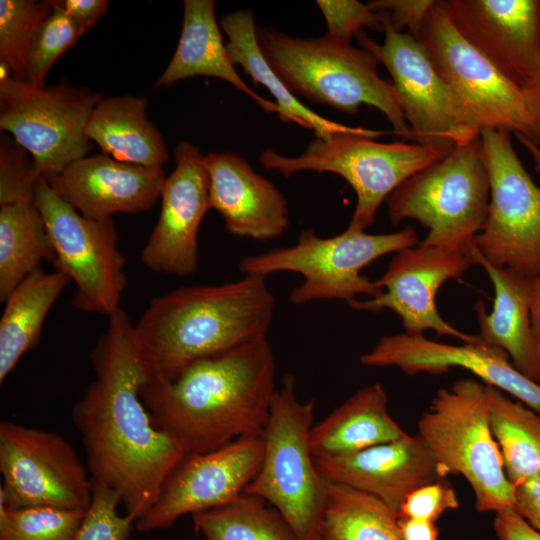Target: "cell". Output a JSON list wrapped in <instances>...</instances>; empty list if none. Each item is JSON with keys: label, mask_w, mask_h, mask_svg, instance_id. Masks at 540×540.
<instances>
[{"label": "cell", "mask_w": 540, "mask_h": 540, "mask_svg": "<svg viewBox=\"0 0 540 540\" xmlns=\"http://www.w3.org/2000/svg\"><path fill=\"white\" fill-rule=\"evenodd\" d=\"M420 243L412 226L387 234H370L347 228L332 237H321L313 229H304L295 245L275 248L243 258L239 270L244 275L281 271L296 272L303 282L290 294L293 304L319 300H344L349 303L359 295L370 298L383 290L361 270L378 258Z\"/></svg>", "instance_id": "9"}, {"label": "cell", "mask_w": 540, "mask_h": 540, "mask_svg": "<svg viewBox=\"0 0 540 540\" xmlns=\"http://www.w3.org/2000/svg\"><path fill=\"white\" fill-rule=\"evenodd\" d=\"M471 261L483 267L494 288L490 313L482 301H477L474 306L479 338L504 350L519 372L536 381L540 370V341L531 321L532 278L490 264L475 249Z\"/></svg>", "instance_id": "24"}, {"label": "cell", "mask_w": 540, "mask_h": 540, "mask_svg": "<svg viewBox=\"0 0 540 540\" xmlns=\"http://www.w3.org/2000/svg\"><path fill=\"white\" fill-rule=\"evenodd\" d=\"M174 170L161 191L158 220L144 244L140 260L157 273L187 277L198 268V232L210 209L205 156L198 147L179 141Z\"/></svg>", "instance_id": "18"}, {"label": "cell", "mask_w": 540, "mask_h": 540, "mask_svg": "<svg viewBox=\"0 0 540 540\" xmlns=\"http://www.w3.org/2000/svg\"><path fill=\"white\" fill-rule=\"evenodd\" d=\"M166 177L163 167L121 162L100 153L76 160L46 180L84 217L107 220L117 213L150 210L160 199Z\"/></svg>", "instance_id": "21"}, {"label": "cell", "mask_w": 540, "mask_h": 540, "mask_svg": "<svg viewBox=\"0 0 540 540\" xmlns=\"http://www.w3.org/2000/svg\"><path fill=\"white\" fill-rule=\"evenodd\" d=\"M493 528L499 540H540V532L530 526L514 508L496 512Z\"/></svg>", "instance_id": "43"}, {"label": "cell", "mask_w": 540, "mask_h": 540, "mask_svg": "<svg viewBox=\"0 0 540 540\" xmlns=\"http://www.w3.org/2000/svg\"><path fill=\"white\" fill-rule=\"evenodd\" d=\"M267 338L199 359L171 380L147 378L141 398L154 425L185 456L262 436L276 393Z\"/></svg>", "instance_id": "2"}, {"label": "cell", "mask_w": 540, "mask_h": 540, "mask_svg": "<svg viewBox=\"0 0 540 540\" xmlns=\"http://www.w3.org/2000/svg\"><path fill=\"white\" fill-rule=\"evenodd\" d=\"M383 134L364 128L315 137L296 157L265 149L259 161L268 170L289 177L314 171L341 176L356 194V206L347 228L365 231L374 224L381 204L404 181L444 156L440 150L415 142L374 140Z\"/></svg>", "instance_id": "6"}, {"label": "cell", "mask_w": 540, "mask_h": 540, "mask_svg": "<svg viewBox=\"0 0 540 540\" xmlns=\"http://www.w3.org/2000/svg\"><path fill=\"white\" fill-rule=\"evenodd\" d=\"M262 436L243 437L213 451L185 456L170 473L150 509L135 522L141 532L166 529L180 517L224 506L256 475Z\"/></svg>", "instance_id": "16"}, {"label": "cell", "mask_w": 540, "mask_h": 540, "mask_svg": "<svg viewBox=\"0 0 540 540\" xmlns=\"http://www.w3.org/2000/svg\"><path fill=\"white\" fill-rule=\"evenodd\" d=\"M368 4L382 15L384 23L399 32L407 28L416 38L434 0H373Z\"/></svg>", "instance_id": "41"}, {"label": "cell", "mask_w": 540, "mask_h": 540, "mask_svg": "<svg viewBox=\"0 0 540 540\" xmlns=\"http://www.w3.org/2000/svg\"><path fill=\"white\" fill-rule=\"evenodd\" d=\"M31 155L13 138L1 133L0 206L34 200L37 181Z\"/></svg>", "instance_id": "38"}, {"label": "cell", "mask_w": 540, "mask_h": 540, "mask_svg": "<svg viewBox=\"0 0 540 540\" xmlns=\"http://www.w3.org/2000/svg\"><path fill=\"white\" fill-rule=\"evenodd\" d=\"M103 92L60 81L35 87L11 75L0 77V129L32 157L45 179L89 156L92 141L85 134L89 117Z\"/></svg>", "instance_id": "10"}, {"label": "cell", "mask_w": 540, "mask_h": 540, "mask_svg": "<svg viewBox=\"0 0 540 540\" xmlns=\"http://www.w3.org/2000/svg\"><path fill=\"white\" fill-rule=\"evenodd\" d=\"M315 540H402L397 513L385 503L345 485L330 483Z\"/></svg>", "instance_id": "32"}, {"label": "cell", "mask_w": 540, "mask_h": 540, "mask_svg": "<svg viewBox=\"0 0 540 540\" xmlns=\"http://www.w3.org/2000/svg\"><path fill=\"white\" fill-rule=\"evenodd\" d=\"M530 311L532 327L540 341V270L532 278Z\"/></svg>", "instance_id": "47"}, {"label": "cell", "mask_w": 540, "mask_h": 540, "mask_svg": "<svg viewBox=\"0 0 540 540\" xmlns=\"http://www.w3.org/2000/svg\"><path fill=\"white\" fill-rule=\"evenodd\" d=\"M315 464L328 482L376 497L397 514L412 491L447 476L417 434L352 454L315 459Z\"/></svg>", "instance_id": "22"}, {"label": "cell", "mask_w": 540, "mask_h": 540, "mask_svg": "<svg viewBox=\"0 0 540 540\" xmlns=\"http://www.w3.org/2000/svg\"><path fill=\"white\" fill-rule=\"evenodd\" d=\"M210 209L224 219L226 230L237 237L270 241L289 226L284 194L233 152L205 155Z\"/></svg>", "instance_id": "23"}, {"label": "cell", "mask_w": 540, "mask_h": 540, "mask_svg": "<svg viewBox=\"0 0 540 540\" xmlns=\"http://www.w3.org/2000/svg\"><path fill=\"white\" fill-rule=\"evenodd\" d=\"M314 404L301 402L287 375L276 391L262 433L260 467L243 493L262 498L287 521L297 540H315L328 499V482L318 471L309 435Z\"/></svg>", "instance_id": "8"}, {"label": "cell", "mask_w": 540, "mask_h": 540, "mask_svg": "<svg viewBox=\"0 0 540 540\" xmlns=\"http://www.w3.org/2000/svg\"><path fill=\"white\" fill-rule=\"evenodd\" d=\"M0 505L86 510L92 484L72 444L61 434L0 422Z\"/></svg>", "instance_id": "14"}, {"label": "cell", "mask_w": 540, "mask_h": 540, "mask_svg": "<svg viewBox=\"0 0 540 540\" xmlns=\"http://www.w3.org/2000/svg\"><path fill=\"white\" fill-rule=\"evenodd\" d=\"M143 96L103 97L85 128L95 142L115 160L147 167H163L169 153L163 136L147 116Z\"/></svg>", "instance_id": "27"}, {"label": "cell", "mask_w": 540, "mask_h": 540, "mask_svg": "<svg viewBox=\"0 0 540 540\" xmlns=\"http://www.w3.org/2000/svg\"><path fill=\"white\" fill-rule=\"evenodd\" d=\"M316 4L326 21V35L337 41L351 43L352 37L363 31V28L384 31L382 15L368 3L356 0H318Z\"/></svg>", "instance_id": "39"}, {"label": "cell", "mask_w": 540, "mask_h": 540, "mask_svg": "<svg viewBox=\"0 0 540 540\" xmlns=\"http://www.w3.org/2000/svg\"><path fill=\"white\" fill-rule=\"evenodd\" d=\"M274 307L260 275L152 299L134 324L147 378L171 380L199 359L267 338Z\"/></svg>", "instance_id": "3"}, {"label": "cell", "mask_w": 540, "mask_h": 540, "mask_svg": "<svg viewBox=\"0 0 540 540\" xmlns=\"http://www.w3.org/2000/svg\"><path fill=\"white\" fill-rule=\"evenodd\" d=\"M92 499L74 540H129L135 520L118 513L121 499L107 485L91 480Z\"/></svg>", "instance_id": "37"}, {"label": "cell", "mask_w": 540, "mask_h": 540, "mask_svg": "<svg viewBox=\"0 0 540 540\" xmlns=\"http://www.w3.org/2000/svg\"><path fill=\"white\" fill-rule=\"evenodd\" d=\"M516 138L519 140L525 150L530 154L534 162L535 170L540 174V146L526 137L517 136Z\"/></svg>", "instance_id": "48"}, {"label": "cell", "mask_w": 540, "mask_h": 540, "mask_svg": "<svg viewBox=\"0 0 540 540\" xmlns=\"http://www.w3.org/2000/svg\"><path fill=\"white\" fill-rule=\"evenodd\" d=\"M453 486L442 479L412 491L403 501L398 517L435 522L443 513L459 507Z\"/></svg>", "instance_id": "40"}, {"label": "cell", "mask_w": 540, "mask_h": 540, "mask_svg": "<svg viewBox=\"0 0 540 540\" xmlns=\"http://www.w3.org/2000/svg\"><path fill=\"white\" fill-rule=\"evenodd\" d=\"M90 361L95 378L73 405L72 421L91 480L116 491L136 522L185 454L154 425L142 401L147 373L135 326L121 307L108 317Z\"/></svg>", "instance_id": "1"}, {"label": "cell", "mask_w": 540, "mask_h": 540, "mask_svg": "<svg viewBox=\"0 0 540 540\" xmlns=\"http://www.w3.org/2000/svg\"><path fill=\"white\" fill-rule=\"evenodd\" d=\"M257 40L268 64L294 95L348 114H356L363 104L372 106L396 135L409 139L393 83L379 75V62L367 49L326 34L299 38L269 27H257Z\"/></svg>", "instance_id": "4"}, {"label": "cell", "mask_w": 540, "mask_h": 540, "mask_svg": "<svg viewBox=\"0 0 540 540\" xmlns=\"http://www.w3.org/2000/svg\"><path fill=\"white\" fill-rule=\"evenodd\" d=\"M54 247L44 218L34 200L0 206V300L41 268L53 263Z\"/></svg>", "instance_id": "30"}, {"label": "cell", "mask_w": 540, "mask_h": 540, "mask_svg": "<svg viewBox=\"0 0 540 540\" xmlns=\"http://www.w3.org/2000/svg\"><path fill=\"white\" fill-rule=\"evenodd\" d=\"M382 44L364 31L356 37L389 72L409 127V139L445 155L480 135V127L409 33L384 23Z\"/></svg>", "instance_id": "12"}, {"label": "cell", "mask_w": 540, "mask_h": 540, "mask_svg": "<svg viewBox=\"0 0 540 540\" xmlns=\"http://www.w3.org/2000/svg\"><path fill=\"white\" fill-rule=\"evenodd\" d=\"M70 283V278L60 271L39 268L4 302L0 319V383L23 355L37 346L50 309Z\"/></svg>", "instance_id": "29"}, {"label": "cell", "mask_w": 540, "mask_h": 540, "mask_svg": "<svg viewBox=\"0 0 540 540\" xmlns=\"http://www.w3.org/2000/svg\"><path fill=\"white\" fill-rule=\"evenodd\" d=\"M228 36L226 49L233 65H240L255 85L265 86L280 110V118L314 131L318 138H327L337 132L353 131L350 127L329 120L304 105L287 88L262 54L257 40V26L253 12L237 10L222 17L219 23Z\"/></svg>", "instance_id": "28"}, {"label": "cell", "mask_w": 540, "mask_h": 540, "mask_svg": "<svg viewBox=\"0 0 540 540\" xmlns=\"http://www.w3.org/2000/svg\"><path fill=\"white\" fill-rule=\"evenodd\" d=\"M489 201L490 180L479 135L415 173L385 202L392 225L411 219L428 229L420 244L471 259Z\"/></svg>", "instance_id": "5"}, {"label": "cell", "mask_w": 540, "mask_h": 540, "mask_svg": "<svg viewBox=\"0 0 540 540\" xmlns=\"http://www.w3.org/2000/svg\"><path fill=\"white\" fill-rule=\"evenodd\" d=\"M52 9L51 0L0 1V63L5 64L12 78L19 82H26L33 36Z\"/></svg>", "instance_id": "34"}, {"label": "cell", "mask_w": 540, "mask_h": 540, "mask_svg": "<svg viewBox=\"0 0 540 540\" xmlns=\"http://www.w3.org/2000/svg\"><path fill=\"white\" fill-rule=\"evenodd\" d=\"M59 3L77 24L82 34L86 33L106 14L109 6L107 0H63Z\"/></svg>", "instance_id": "44"}, {"label": "cell", "mask_w": 540, "mask_h": 540, "mask_svg": "<svg viewBox=\"0 0 540 540\" xmlns=\"http://www.w3.org/2000/svg\"><path fill=\"white\" fill-rule=\"evenodd\" d=\"M521 93L530 123L532 141L540 145V61L531 77L521 87Z\"/></svg>", "instance_id": "45"}, {"label": "cell", "mask_w": 540, "mask_h": 540, "mask_svg": "<svg viewBox=\"0 0 540 540\" xmlns=\"http://www.w3.org/2000/svg\"><path fill=\"white\" fill-rule=\"evenodd\" d=\"M510 135L480 130L490 201L474 249L494 266L533 278L540 270V187L524 168Z\"/></svg>", "instance_id": "13"}, {"label": "cell", "mask_w": 540, "mask_h": 540, "mask_svg": "<svg viewBox=\"0 0 540 540\" xmlns=\"http://www.w3.org/2000/svg\"><path fill=\"white\" fill-rule=\"evenodd\" d=\"M473 265L463 254L418 244L395 253L384 274L376 280L383 292L367 300L347 305L359 311H393L402 322L404 333L416 336L426 330L451 336L463 343L479 340L478 335L462 332L445 321L438 312L435 297L450 279L460 278Z\"/></svg>", "instance_id": "17"}, {"label": "cell", "mask_w": 540, "mask_h": 540, "mask_svg": "<svg viewBox=\"0 0 540 540\" xmlns=\"http://www.w3.org/2000/svg\"><path fill=\"white\" fill-rule=\"evenodd\" d=\"M196 76L222 79L247 94L266 112L280 116L278 105L255 93L237 73L223 43L213 0L184 1L183 24L177 48L154 87H169Z\"/></svg>", "instance_id": "25"}, {"label": "cell", "mask_w": 540, "mask_h": 540, "mask_svg": "<svg viewBox=\"0 0 540 540\" xmlns=\"http://www.w3.org/2000/svg\"><path fill=\"white\" fill-rule=\"evenodd\" d=\"M51 13L38 26L28 53L26 83L44 87L46 76L55 61L83 34L77 24L52 0Z\"/></svg>", "instance_id": "36"}, {"label": "cell", "mask_w": 540, "mask_h": 540, "mask_svg": "<svg viewBox=\"0 0 540 540\" xmlns=\"http://www.w3.org/2000/svg\"><path fill=\"white\" fill-rule=\"evenodd\" d=\"M34 202L54 247V270L75 283L72 305L84 312L112 315L120 308L127 286L126 259L118 248L113 218L84 217L63 201L43 177L36 183Z\"/></svg>", "instance_id": "11"}, {"label": "cell", "mask_w": 540, "mask_h": 540, "mask_svg": "<svg viewBox=\"0 0 540 540\" xmlns=\"http://www.w3.org/2000/svg\"><path fill=\"white\" fill-rule=\"evenodd\" d=\"M388 398L380 383L361 388L310 430L314 459L352 454L392 442L406 433L391 417Z\"/></svg>", "instance_id": "26"}, {"label": "cell", "mask_w": 540, "mask_h": 540, "mask_svg": "<svg viewBox=\"0 0 540 540\" xmlns=\"http://www.w3.org/2000/svg\"><path fill=\"white\" fill-rule=\"evenodd\" d=\"M86 510L0 505V540H74Z\"/></svg>", "instance_id": "35"}, {"label": "cell", "mask_w": 540, "mask_h": 540, "mask_svg": "<svg viewBox=\"0 0 540 540\" xmlns=\"http://www.w3.org/2000/svg\"><path fill=\"white\" fill-rule=\"evenodd\" d=\"M488 392L491 431L515 487L540 475V413L496 387Z\"/></svg>", "instance_id": "31"}, {"label": "cell", "mask_w": 540, "mask_h": 540, "mask_svg": "<svg viewBox=\"0 0 540 540\" xmlns=\"http://www.w3.org/2000/svg\"><path fill=\"white\" fill-rule=\"evenodd\" d=\"M416 39L480 129L532 140L521 89L460 35L440 1H434Z\"/></svg>", "instance_id": "15"}, {"label": "cell", "mask_w": 540, "mask_h": 540, "mask_svg": "<svg viewBox=\"0 0 540 540\" xmlns=\"http://www.w3.org/2000/svg\"><path fill=\"white\" fill-rule=\"evenodd\" d=\"M205 540H297L283 516L262 498L242 493L230 503L192 515Z\"/></svg>", "instance_id": "33"}, {"label": "cell", "mask_w": 540, "mask_h": 540, "mask_svg": "<svg viewBox=\"0 0 540 540\" xmlns=\"http://www.w3.org/2000/svg\"><path fill=\"white\" fill-rule=\"evenodd\" d=\"M536 382L540 384V370H539V373H538V376H537Z\"/></svg>", "instance_id": "49"}, {"label": "cell", "mask_w": 540, "mask_h": 540, "mask_svg": "<svg viewBox=\"0 0 540 540\" xmlns=\"http://www.w3.org/2000/svg\"><path fill=\"white\" fill-rule=\"evenodd\" d=\"M516 512L540 532V475L514 487Z\"/></svg>", "instance_id": "42"}, {"label": "cell", "mask_w": 540, "mask_h": 540, "mask_svg": "<svg viewBox=\"0 0 540 540\" xmlns=\"http://www.w3.org/2000/svg\"><path fill=\"white\" fill-rule=\"evenodd\" d=\"M460 35L520 89L540 61V0H439Z\"/></svg>", "instance_id": "20"}, {"label": "cell", "mask_w": 540, "mask_h": 540, "mask_svg": "<svg viewBox=\"0 0 540 540\" xmlns=\"http://www.w3.org/2000/svg\"><path fill=\"white\" fill-rule=\"evenodd\" d=\"M417 428L445 474L468 482L478 512L514 508V486L490 427L487 384L466 378L439 389Z\"/></svg>", "instance_id": "7"}, {"label": "cell", "mask_w": 540, "mask_h": 540, "mask_svg": "<svg viewBox=\"0 0 540 540\" xmlns=\"http://www.w3.org/2000/svg\"><path fill=\"white\" fill-rule=\"evenodd\" d=\"M397 523L402 540H438L435 522L397 516Z\"/></svg>", "instance_id": "46"}, {"label": "cell", "mask_w": 540, "mask_h": 540, "mask_svg": "<svg viewBox=\"0 0 540 540\" xmlns=\"http://www.w3.org/2000/svg\"><path fill=\"white\" fill-rule=\"evenodd\" d=\"M360 363L370 367H397L408 375H440L452 367H461L540 413V384L519 372L504 350L481 339L452 345L429 340L424 335H385L360 357Z\"/></svg>", "instance_id": "19"}]
</instances>
